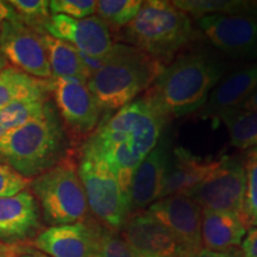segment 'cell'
<instances>
[{
	"instance_id": "obj_1",
	"label": "cell",
	"mask_w": 257,
	"mask_h": 257,
	"mask_svg": "<svg viewBox=\"0 0 257 257\" xmlns=\"http://www.w3.org/2000/svg\"><path fill=\"white\" fill-rule=\"evenodd\" d=\"M167 118L146 95L102 121L86 141L110 167L128 198L135 170L159 143Z\"/></svg>"
},
{
	"instance_id": "obj_2",
	"label": "cell",
	"mask_w": 257,
	"mask_h": 257,
	"mask_svg": "<svg viewBox=\"0 0 257 257\" xmlns=\"http://www.w3.org/2000/svg\"><path fill=\"white\" fill-rule=\"evenodd\" d=\"M223 75L220 64L205 54H187L165 67L144 95L167 119L199 110Z\"/></svg>"
},
{
	"instance_id": "obj_3",
	"label": "cell",
	"mask_w": 257,
	"mask_h": 257,
	"mask_svg": "<svg viewBox=\"0 0 257 257\" xmlns=\"http://www.w3.org/2000/svg\"><path fill=\"white\" fill-rule=\"evenodd\" d=\"M66 153V134L51 101L40 114L0 140V163L24 178L46 173L60 163Z\"/></svg>"
},
{
	"instance_id": "obj_4",
	"label": "cell",
	"mask_w": 257,
	"mask_h": 257,
	"mask_svg": "<svg viewBox=\"0 0 257 257\" xmlns=\"http://www.w3.org/2000/svg\"><path fill=\"white\" fill-rule=\"evenodd\" d=\"M165 67L130 44L117 43L87 86L101 111H118L152 87Z\"/></svg>"
},
{
	"instance_id": "obj_5",
	"label": "cell",
	"mask_w": 257,
	"mask_h": 257,
	"mask_svg": "<svg viewBox=\"0 0 257 257\" xmlns=\"http://www.w3.org/2000/svg\"><path fill=\"white\" fill-rule=\"evenodd\" d=\"M130 46L168 66L175 54L192 41L194 32L187 14L172 2H143L136 17L124 32Z\"/></svg>"
},
{
	"instance_id": "obj_6",
	"label": "cell",
	"mask_w": 257,
	"mask_h": 257,
	"mask_svg": "<svg viewBox=\"0 0 257 257\" xmlns=\"http://www.w3.org/2000/svg\"><path fill=\"white\" fill-rule=\"evenodd\" d=\"M30 185L41 202L44 219L53 226L82 223L87 217V199L78 168L70 157L66 156L55 167L36 176Z\"/></svg>"
},
{
	"instance_id": "obj_7",
	"label": "cell",
	"mask_w": 257,
	"mask_h": 257,
	"mask_svg": "<svg viewBox=\"0 0 257 257\" xmlns=\"http://www.w3.org/2000/svg\"><path fill=\"white\" fill-rule=\"evenodd\" d=\"M78 173L92 213L108 230H121L130 217V204L107 163L83 146Z\"/></svg>"
},
{
	"instance_id": "obj_8",
	"label": "cell",
	"mask_w": 257,
	"mask_h": 257,
	"mask_svg": "<svg viewBox=\"0 0 257 257\" xmlns=\"http://www.w3.org/2000/svg\"><path fill=\"white\" fill-rule=\"evenodd\" d=\"M200 208L210 212H225L238 216L249 225L244 211L245 169L243 160L221 157L219 165L204 181L186 193Z\"/></svg>"
},
{
	"instance_id": "obj_9",
	"label": "cell",
	"mask_w": 257,
	"mask_h": 257,
	"mask_svg": "<svg viewBox=\"0 0 257 257\" xmlns=\"http://www.w3.org/2000/svg\"><path fill=\"white\" fill-rule=\"evenodd\" d=\"M0 50L15 68L35 79L53 78L43 35L28 28L17 15L3 25Z\"/></svg>"
},
{
	"instance_id": "obj_10",
	"label": "cell",
	"mask_w": 257,
	"mask_h": 257,
	"mask_svg": "<svg viewBox=\"0 0 257 257\" xmlns=\"http://www.w3.org/2000/svg\"><path fill=\"white\" fill-rule=\"evenodd\" d=\"M211 43L236 59L257 57V12L204 16L197 19Z\"/></svg>"
},
{
	"instance_id": "obj_11",
	"label": "cell",
	"mask_w": 257,
	"mask_h": 257,
	"mask_svg": "<svg viewBox=\"0 0 257 257\" xmlns=\"http://www.w3.org/2000/svg\"><path fill=\"white\" fill-rule=\"evenodd\" d=\"M61 117L74 134L86 136L98 126L100 107L89 91L87 82L70 78L48 80Z\"/></svg>"
},
{
	"instance_id": "obj_12",
	"label": "cell",
	"mask_w": 257,
	"mask_h": 257,
	"mask_svg": "<svg viewBox=\"0 0 257 257\" xmlns=\"http://www.w3.org/2000/svg\"><path fill=\"white\" fill-rule=\"evenodd\" d=\"M125 242L135 252L148 257H193L175 234L147 212H136L121 227Z\"/></svg>"
},
{
	"instance_id": "obj_13",
	"label": "cell",
	"mask_w": 257,
	"mask_h": 257,
	"mask_svg": "<svg viewBox=\"0 0 257 257\" xmlns=\"http://www.w3.org/2000/svg\"><path fill=\"white\" fill-rule=\"evenodd\" d=\"M147 213L175 234L192 253L202 249V210L186 194H175L159 199L147 208Z\"/></svg>"
},
{
	"instance_id": "obj_14",
	"label": "cell",
	"mask_w": 257,
	"mask_h": 257,
	"mask_svg": "<svg viewBox=\"0 0 257 257\" xmlns=\"http://www.w3.org/2000/svg\"><path fill=\"white\" fill-rule=\"evenodd\" d=\"M46 34L68 42L85 55L99 59L107 56L114 44L110 29L98 16L74 19L51 15L46 25Z\"/></svg>"
},
{
	"instance_id": "obj_15",
	"label": "cell",
	"mask_w": 257,
	"mask_h": 257,
	"mask_svg": "<svg viewBox=\"0 0 257 257\" xmlns=\"http://www.w3.org/2000/svg\"><path fill=\"white\" fill-rule=\"evenodd\" d=\"M100 231L83 223L50 226L34 240V245L50 257H96Z\"/></svg>"
},
{
	"instance_id": "obj_16",
	"label": "cell",
	"mask_w": 257,
	"mask_h": 257,
	"mask_svg": "<svg viewBox=\"0 0 257 257\" xmlns=\"http://www.w3.org/2000/svg\"><path fill=\"white\" fill-rule=\"evenodd\" d=\"M169 152L167 142L160 138L157 146L135 170L128 191L130 213L143 212L160 199Z\"/></svg>"
},
{
	"instance_id": "obj_17",
	"label": "cell",
	"mask_w": 257,
	"mask_h": 257,
	"mask_svg": "<svg viewBox=\"0 0 257 257\" xmlns=\"http://www.w3.org/2000/svg\"><path fill=\"white\" fill-rule=\"evenodd\" d=\"M220 160L221 157H201L185 148H175L172 155H169L160 199L169 195L186 194L204 181L219 165Z\"/></svg>"
},
{
	"instance_id": "obj_18",
	"label": "cell",
	"mask_w": 257,
	"mask_h": 257,
	"mask_svg": "<svg viewBox=\"0 0 257 257\" xmlns=\"http://www.w3.org/2000/svg\"><path fill=\"white\" fill-rule=\"evenodd\" d=\"M40 226L36 199L29 191L11 197H0V238L19 240L28 238Z\"/></svg>"
},
{
	"instance_id": "obj_19",
	"label": "cell",
	"mask_w": 257,
	"mask_h": 257,
	"mask_svg": "<svg viewBox=\"0 0 257 257\" xmlns=\"http://www.w3.org/2000/svg\"><path fill=\"white\" fill-rule=\"evenodd\" d=\"M257 91V62L231 74L208 96L204 115H217L230 108L238 107Z\"/></svg>"
},
{
	"instance_id": "obj_20",
	"label": "cell",
	"mask_w": 257,
	"mask_h": 257,
	"mask_svg": "<svg viewBox=\"0 0 257 257\" xmlns=\"http://www.w3.org/2000/svg\"><path fill=\"white\" fill-rule=\"evenodd\" d=\"M246 223L242 218L225 212H202V248L217 252H230L242 244Z\"/></svg>"
},
{
	"instance_id": "obj_21",
	"label": "cell",
	"mask_w": 257,
	"mask_h": 257,
	"mask_svg": "<svg viewBox=\"0 0 257 257\" xmlns=\"http://www.w3.org/2000/svg\"><path fill=\"white\" fill-rule=\"evenodd\" d=\"M43 42L53 78H70L88 82L91 75L82 62L80 51L75 47L48 34L43 35Z\"/></svg>"
},
{
	"instance_id": "obj_22",
	"label": "cell",
	"mask_w": 257,
	"mask_h": 257,
	"mask_svg": "<svg viewBox=\"0 0 257 257\" xmlns=\"http://www.w3.org/2000/svg\"><path fill=\"white\" fill-rule=\"evenodd\" d=\"M49 86L18 96L0 110V140L40 114L49 101Z\"/></svg>"
},
{
	"instance_id": "obj_23",
	"label": "cell",
	"mask_w": 257,
	"mask_h": 257,
	"mask_svg": "<svg viewBox=\"0 0 257 257\" xmlns=\"http://www.w3.org/2000/svg\"><path fill=\"white\" fill-rule=\"evenodd\" d=\"M227 127L230 143L240 149L257 147V111L234 107L217 115Z\"/></svg>"
},
{
	"instance_id": "obj_24",
	"label": "cell",
	"mask_w": 257,
	"mask_h": 257,
	"mask_svg": "<svg viewBox=\"0 0 257 257\" xmlns=\"http://www.w3.org/2000/svg\"><path fill=\"white\" fill-rule=\"evenodd\" d=\"M172 3L185 14L194 16L195 18L257 12V2L244 0H176Z\"/></svg>"
},
{
	"instance_id": "obj_25",
	"label": "cell",
	"mask_w": 257,
	"mask_h": 257,
	"mask_svg": "<svg viewBox=\"0 0 257 257\" xmlns=\"http://www.w3.org/2000/svg\"><path fill=\"white\" fill-rule=\"evenodd\" d=\"M48 80L35 79L15 68L6 67L0 72V110L18 96L46 88Z\"/></svg>"
},
{
	"instance_id": "obj_26",
	"label": "cell",
	"mask_w": 257,
	"mask_h": 257,
	"mask_svg": "<svg viewBox=\"0 0 257 257\" xmlns=\"http://www.w3.org/2000/svg\"><path fill=\"white\" fill-rule=\"evenodd\" d=\"M142 3L141 0H99L95 12L107 27L120 30L133 22Z\"/></svg>"
},
{
	"instance_id": "obj_27",
	"label": "cell",
	"mask_w": 257,
	"mask_h": 257,
	"mask_svg": "<svg viewBox=\"0 0 257 257\" xmlns=\"http://www.w3.org/2000/svg\"><path fill=\"white\" fill-rule=\"evenodd\" d=\"M10 5L15 9L21 21L36 31L37 34H46V25L51 17L50 2L47 0H11Z\"/></svg>"
},
{
	"instance_id": "obj_28",
	"label": "cell",
	"mask_w": 257,
	"mask_h": 257,
	"mask_svg": "<svg viewBox=\"0 0 257 257\" xmlns=\"http://www.w3.org/2000/svg\"><path fill=\"white\" fill-rule=\"evenodd\" d=\"M245 200L244 211L249 224L257 225V147L251 148L244 159Z\"/></svg>"
},
{
	"instance_id": "obj_29",
	"label": "cell",
	"mask_w": 257,
	"mask_h": 257,
	"mask_svg": "<svg viewBox=\"0 0 257 257\" xmlns=\"http://www.w3.org/2000/svg\"><path fill=\"white\" fill-rule=\"evenodd\" d=\"M51 15H61L74 19L91 17L96 11L95 0H53L49 4Z\"/></svg>"
},
{
	"instance_id": "obj_30",
	"label": "cell",
	"mask_w": 257,
	"mask_h": 257,
	"mask_svg": "<svg viewBox=\"0 0 257 257\" xmlns=\"http://www.w3.org/2000/svg\"><path fill=\"white\" fill-rule=\"evenodd\" d=\"M96 257H135V252L114 231L101 230Z\"/></svg>"
},
{
	"instance_id": "obj_31",
	"label": "cell",
	"mask_w": 257,
	"mask_h": 257,
	"mask_svg": "<svg viewBox=\"0 0 257 257\" xmlns=\"http://www.w3.org/2000/svg\"><path fill=\"white\" fill-rule=\"evenodd\" d=\"M30 180L24 178L14 169L0 163V197H11L25 191L30 185Z\"/></svg>"
},
{
	"instance_id": "obj_32",
	"label": "cell",
	"mask_w": 257,
	"mask_h": 257,
	"mask_svg": "<svg viewBox=\"0 0 257 257\" xmlns=\"http://www.w3.org/2000/svg\"><path fill=\"white\" fill-rule=\"evenodd\" d=\"M240 249L243 257H257V227H252L246 232Z\"/></svg>"
},
{
	"instance_id": "obj_33",
	"label": "cell",
	"mask_w": 257,
	"mask_h": 257,
	"mask_svg": "<svg viewBox=\"0 0 257 257\" xmlns=\"http://www.w3.org/2000/svg\"><path fill=\"white\" fill-rule=\"evenodd\" d=\"M16 16H17V12L10 5L9 2H0V31H2L3 25Z\"/></svg>"
},
{
	"instance_id": "obj_34",
	"label": "cell",
	"mask_w": 257,
	"mask_h": 257,
	"mask_svg": "<svg viewBox=\"0 0 257 257\" xmlns=\"http://www.w3.org/2000/svg\"><path fill=\"white\" fill-rule=\"evenodd\" d=\"M193 257H233L230 252H217V251H211V250L204 249L199 250L197 253H194Z\"/></svg>"
},
{
	"instance_id": "obj_35",
	"label": "cell",
	"mask_w": 257,
	"mask_h": 257,
	"mask_svg": "<svg viewBox=\"0 0 257 257\" xmlns=\"http://www.w3.org/2000/svg\"><path fill=\"white\" fill-rule=\"evenodd\" d=\"M239 108H243V110H252L257 111V91L249 96L245 101L243 102L242 105L238 106Z\"/></svg>"
},
{
	"instance_id": "obj_36",
	"label": "cell",
	"mask_w": 257,
	"mask_h": 257,
	"mask_svg": "<svg viewBox=\"0 0 257 257\" xmlns=\"http://www.w3.org/2000/svg\"><path fill=\"white\" fill-rule=\"evenodd\" d=\"M6 60H5V57L3 56V54L0 53V72H2L3 69H5L6 68Z\"/></svg>"
},
{
	"instance_id": "obj_37",
	"label": "cell",
	"mask_w": 257,
	"mask_h": 257,
	"mask_svg": "<svg viewBox=\"0 0 257 257\" xmlns=\"http://www.w3.org/2000/svg\"><path fill=\"white\" fill-rule=\"evenodd\" d=\"M19 257H46V256H41V255H32V253H29V255H22Z\"/></svg>"
},
{
	"instance_id": "obj_38",
	"label": "cell",
	"mask_w": 257,
	"mask_h": 257,
	"mask_svg": "<svg viewBox=\"0 0 257 257\" xmlns=\"http://www.w3.org/2000/svg\"><path fill=\"white\" fill-rule=\"evenodd\" d=\"M134 252H135V251H134ZM135 257H148V256H144V255H141V253L135 252Z\"/></svg>"
},
{
	"instance_id": "obj_39",
	"label": "cell",
	"mask_w": 257,
	"mask_h": 257,
	"mask_svg": "<svg viewBox=\"0 0 257 257\" xmlns=\"http://www.w3.org/2000/svg\"><path fill=\"white\" fill-rule=\"evenodd\" d=\"M0 257H8V256H6L4 252H2V251H0Z\"/></svg>"
}]
</instances>
